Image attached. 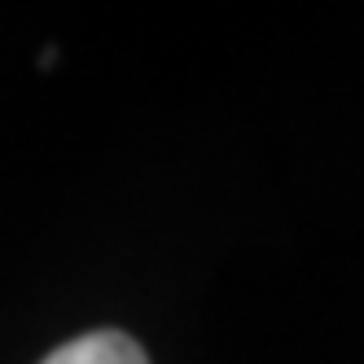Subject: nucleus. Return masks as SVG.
I'll return each instance as SVG.
<instances>
[{
  "mask_svg": "<svg viewBox=\"0 0 364 364\" xmlns=\"http://www.w3.org/2000/svg\"><path fill=\"white\" fill-rule=\"evenodd\" d=\"M40 364H149V355L123 329H92V333H80L70 343H62Z\"/></svg>",
  "mask_w": 364,
  "mask_h": 364,
  "instance_id": "f257e3e1",
  "label": "nucleus"
}]
</instances>
